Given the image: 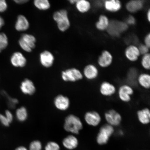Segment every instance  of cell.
<instances>
[{
	"label": "cell",
	"instance_id": "13",
	"mask_svg": "<svg viewBox=\"0 0 150 150\" xmlns=\"http://www.w3.org/2000/svg\"><path fill=\"white\" fill-rule=\"evenodd\" d=\"M100 94L105 97H110L114 95L117 92V88L113 84L109 82L103 81L99 87Z\"/></svg>",
	"mask_w": 150,
	"mask_h": 150
},
{
	"label": "cell",
	"instance_id": "21",
	"mask_svg": "<svg viewBox=\"0 0 150 150\" xmlns=\"http://www.w3.org/2000/svg\"><path fill=\"white\" fill-rule=\"evenodd\" d=\"M62 145L67 149H74L78 147L79 141L74 134L69 135L64 139L62 141Z\"/></svg>",
	"mask_w": 150,
	"mask_h": 150
},
{
	"label": "cell",
	"instance_id": "43",
	"mask_svg": "<svg viewBox=\"0 0 150 150\" xmlns=\"http://www.w3.org/2000/svg\"><path fill=\"white\" fill-rule=\"evenodd\" d=\"M15 150H28V149L24 146H20Z\"/></svg>",
	"mask_w": 150,
	"mask_h": 150
},
{
	"label": "cell",
	"instance_id": "20",
	"mask_svg": "<svg viewBox=\"0 0 150 150\" xmlns=\"http://www.w3.org/2000/svg\"><path fill=\"white\" fill-rule=\"evenodd\" d=\"M137 117L139 122L144 125H147L150 122V110L147 108L138 110Z\"/></svg>",
	"mask_w": 150,
	"mask_h": 150
},
{
	"label": "cell",
	"instance_id": "12",
	"mask_svg": "<svg viewBox=\"0 0 150 150\" xmlns=\"http://www.w3.org/2000/svg\"><path fill=\"white\" fill-rule=\"evenodd\" d=\"M54 106L58 110L65 111L68 109L70 105V101L68 97L59 95L54 99Z\"/></svg>",
	"mask_w": 150,
	"mask_h": 150
},
{
	"label": "cell",
	"instance_id": "29",
	"mask_svg": "<svg viewBox=\"0 0 150 150\" xmlns=\"http://www.w3.org/2000/svg\"><path fill=\"white\" fill-rule=\"evenodd\" d=\"M8 37L4 33H0V52L5 50L8 45Z\"/></svg>",
	"mask_w": 150,
	"mask_h": 150
},
{
	"label": "cell",
	"instance_id": "5",
	"mask_svg": "<svg viewBox=\"0 0 150 150\" xmlns=\"http://www.w3.org/2000/svg\"><path fill=\"white\" fill-rule=\"evenodd\" d=\"M36 39L34 35L29 34H24L21 37L18 44L22 50L28 52H31L36 45Z\"/></svg>",
	"mask_w": 150,
	"mask_h": 150
},
{
	"label": "cell",
	"instance_id": "35",
	"mask_svg": "<svg viewBox=\"0 0 150 150\" xmlns=\"http://www.w3.org/2000/svg\"><path fill=\"white\" fill-rule=\"evenodd\" d=\"M7 4L5 0H0V13L5 12L7 8Z\"/></svg>",
	"mask_w": 150,
	"mask_h": 150
},
{
	"label": "cell",
	"instance_id": "19",
	"mask_svg": "<svg viewBox=\"0 0 150 150\" xmlns=\"http://www.w3.org/2000/svg\"><path fill=\"white\" fill-rule=\"evenodd\" d=\"M21 91L24 95H31L36 91V88L33 82L28 79L22 81L20 86Z\"/></svg>",
	"mask_w": 150,
	"mask_h": 150
},
{
	"label": "cell",
	"instance_id": "33",
	"mask_svg": "<svg viewBox=\"0 0 150 150\" xmlns=\"http://www.w3.org/2000/svg\"><path fill=\"white\" fill-rule=\"evenodd\" d=\"M139 50L140 55H145L148 53H149V48L145 45L144 44H142L138 46Z\"/></svg>",
	"mask_w": 150,
	"mask_h": 150
},
{
	"label": "cell",
	"instance_id": "3",
	"mask_svg": "<svg viewBox=\"0 0 150 150\" xmlns=\"http://www.w3.org/2000/svg\"><path fill=\"white\" fill-rule=\"evenodd\" d=\"M128 27L129 26L125 22L116 20H112L110 21L106 31L110 36L117 37L127 31Z\"/></svg>",
	"mask_w": 150,
	"mask_h": 150
},
{
	"label": "cell",
	"instance_id": "34",
	"mask_svg": "<svg viewBox=\"0 0 150 150\" xmlns=\"http://www.w3.org/2000/svg\"><path fill=\"white\" fill-rule=\"evenodd\" d=\"M125 22L128 26L129 25H134L136 24V21L134 16L130 15L127 18Z\"/></svg>",
	"mask_w": 150,
	"mask_h": 150
},
{
	"label": "cell",
	"instance_id": "25",
	"mask_svg": "<svg viewBox=\"0 0 150 150\" xmlns=\"http://www.w3.org/2000/svg\"><path fill=\"white\" fill-rule=\"evenodd\" d=\"M75 5L77 10L81 13L88 12L91 8V3L87 0H77Z\"/></svg>",
	"mask_w": 150,
	"mask_h": 150
},
{
	"label": "cell",
	"instance_id": "39",
	"mask_svg": "<svg viewBox=\"0 0 150 150\" xmlns=\"http://www.w3.org/2000/svg\"><path fill=\"white\" fill-rule=\"evenodd\" d=\"M148 48L150 47V33H148L146 35L144 39V44Z\"/></svg>",
	"mask_w": 150,
	"mask_h": 150
},
{
	"label": "cell",
	"instance_id": "8",
	"mask_svg": "<svg viewBox=\"0 0 150 150\" xmlns=\"http://www.w3.org/2000/svg\"><path fill=\"white\" fill-rule=\"evenodd\" d=\"M118 97L122 102L129 103L131 100V97L134 94V91L132 86L129 84H123L118 90Z\"/></svg>",
	"mask_w": 150,
	"mask_h": 150
},
{
	"label": "cell",
	"instance_id": "37",
	"mask_svg": "<svg viewBox=\"0 0 150 150\" xmlns=\"http://www.w3.org/2000/svg\"><path fill=\"white\" fill-rule=\"evenodd\" d=\"M5 116L9 123L12 122L13 120V116L10 111L9 110H6L5 112Z\"/></svg>",
	"mask_w": 150,
	"mask_h": 150
},
{
	"label": "cell",
	"instance_id": "14",
	"mask_svg": "<svg viewBox=\"0 0 150 150\" xmlns=\"http://www.w3.org/2000/svg\"><path fill=\"white\" fill-rule=\"evenodd\" d=\"M113 61V57L112 54L108 50H104L97 60V63L99 66L103 68H105L110 67Z\"/></svg>",
	"mask_w": 150,
	"mask_h": 150
},
{
	"label": "cell",
	"instance_id": "2",
	"mask_svg": "<svg viewBox=\"0 0 150 150\" xmlns=\"http://www.w3.org/2000/svg\"><path fill=\"white\" fill-rule=\"evenodd\" d=\"M53 18L57 24L60 31L65 32L70 27V20L67 11L65 9H61L56 11L53 15Z\"/></svg>",
	"mask_w": 150,
	"mask_h": 150
},
{
	"label": "cell",
	"instance_id": "36",
	"mask_svg": "<svg viewBox=\"0 0 150 150\" xmlns=\"http://www.w3.org/2000/svg\"><path fill=\"white\" fill-rule=\"evenodd\" d=\"M0 122L2 125L5 127H8L10 125L5 115L2 114H0Z\"/></svg>",
	"mask_w": 150,
	"mask_h": 150
},
{
	"label": "cell",
	"instance_id": "28",
	"mask_svg": "<svg viewBox=\"0 0 150 150\" xmlns=\"http://www.w3.org/2000/svg\"><path fill=\"white\" fill-rule=\"evenodd\" d=\"M142 67L145 70H149L150 69V54L148 53L142 55L141 61Z\"/></svg>",
	"mask_w": 150,
	"mask_h": 150
},
{
	"label": "cell",
	"instance_id": "30",
	"mask_svg": "<svg viewBox=\"0 0 150 150\" xmlns=\"http://www.w3.org/2000/svg\"><path fill=\"white\" fill-rule=\"evenodd\" d=\"M42 142L38 140H35L30 144L28 150H42Z\"/></svg>",
	"mask_w": 150,
	"mask_h": 150
},
{
	"label": "cell",
	"instance_id": "44",
	"mask_svg": "<svg viewBox=\"0 0 150 150\" xmlns=\"http://www.w3.org/2000/svg\"><path fill=\"white\" fill-rule=\"evenodd\" d=\"M69 1L71 4L74 5L75 4H76L77 1V0H70V1Z\"/></svg>",
	"mask_w": 150,
	"mask_h": 150
},
{
	"label": "cell",
	"instance_id": "6",
	"mask_svg": "<svg viewBox=\"0 0 150 150\" xmlns=\"http://www.w3.org/2000/svg\"><path fill=\"white\" fill-rule=\"evenodd\" d=\"M61 77L65 82H76L81 80L83 76L82 73L79 69L71 68L62 71Z\"/></svg>",
	"mask_w": 150,
	"mask_h": 150
},
{
	"label": "cell",
	"instance_id": "42",
	"mask_svg": "<svg viewBox=\"0 0 150 150\" xmlns=\"http://www.w3.org/2000/svg\"><path fill=\"white\" fill-rule=\"evenodd\" d=\"M146 17L148 22H150V9H149L147 11V13H146Z\"/></svg>",
	"mask_w": 150,
	"mask_h": 150
},
{
	"label": "cell",
	"instance_id": "22",
	"mask_svg": "<svg viewBox=\"0 0 150 150\" xmlns=\"http://www.w3.org/2000/svg\"><path fill=\"white\" fill-rule=\"evenodd\" d=\"M30 24L27 18L22 15H20L18 16L16 24L15 29L18 31H24L29 29Z\"/></svg>",
	"mask_w": 150,
	"mask_h": 150
},
{
	"label": "cell",
	"instance_id": "11",
	"mask_svg": "<svg viewBox=\"0 0 150 150\" xmlns=\"http://www.w3.org/2000/svg\"><path fill=\"white\" fill-rule=\"evenodd\" d=\"M82 74L87 80L93 81L98 77L99 71L96 66L92 64H90L84 67Z\"/></svg>",
	"mask_w": 150,
	"mask_h": 150
},
{
	"label": "cell",
	"instance_id": "40",
	"mask_svg": "<svg viewBox=\"0 0 150 150\" xmlns=\"http://www.w3.org/2000/svg\"><path fill=\"white\" fill-rule=\"evenodd\" d=\"M15 2L18 4H23L28 2L29 1L28 0H16L14 1Z\"/></svg>",
	"mask_w": 150,
	"mask_h": 150
},
{
	"label": "cell",
	"instance_id": "1",
	"mask_svg": "<svg viewBox=\"0 0 150 150\" xmlns=\"http://www.w3.org/2000/svg\"><path fill=\"white\" fill-rule=\"evenodd\" d=\"M83 124L81 120L77 116L71 114L66 117L64 128L73 134H78L83 129Z\"/></svg>",
	"mask_w": 150,
	"mask_h": 150
},
{
	"label": "cell",
	"instance_id": "31",
	"mask_svg": "<svg viewBox=\"0 0 150 150\" xmlns=\"http://www.w3.org/2000/svg\"><path fill=\"white\" fill-rule=\"evenodd\" d=\"M138 76L136 70L134 69H131L128 73L127 79L131 83H134H134L135 82H137Z\"/></svg>",
	"mask_w": 150,
	"mask_h": 150
},
{
	"label": "cell",
	"instance_id": "18",
	"mask_svg": "<svg viewBox=\"0 0 150 150\" xmlns=\"http://www.w3.org/2000/svg\"><path fill=\"white\" fill-rule=\"evenodd\" d=\"M103 6L106 11L110 13L119 12L122 8V4L119 0H107L104 1Z\"/></svg>",
	"mask_w": 150,
	"mask_h": 150
},
{
	"label": "cell",
	"instance_id": "4",
	"mask_svg": "<svg viewBox=\"0 0 150 150\" xmlns=\"http://www.w3.org/2000/svg\"><path fill=\"white\" fill-rule=\"evenodd\" d=\"M114 127L108 124L103 125L99 129L96 137V142L99 145H106L114 134Z\"/></svg>",
	"mask_w": 150,
	"mask_h": 150
},
{
	"label": "cell",
	"instance_id": "23",
	"mask_svg": "<svg viewBox=\"0 0 150 150\" xmlns=\"http://www.w3.org/2000/svg\"><path fill=\"white\" fill-rule=\"evenodd\" d=\"M110 21L106 15H100L99 17L98 21L95 24L96 28L99 31H106L109 25Z\"/></svg>",
	"mask_w": 150,
	"mask_h": 150
},
{
	"label": "cell",
	"instance_id": "16",
	"mask_svg": "<svg viewBox=\"0 0 150 150\" xmlns=\"http://www.w3.org/2000/svg\"><path fill=\"white\" fill-rule=\"evenodd\" d=\"M10 61L11 64L16 67H23L27 64L26 58L21 52H16L11 56Z\"/></svg>",
	"mask_w": 150,
	"mask_h": 150
},
{
	"label": "cell",
	"instance_id": "24",
	"mask_svg": "<svg viewBox=\"0 0 150 150\" xmlns=\"http://www.w3.org/2000/svg\"><path fill=\"white\" fill-rule=\"evenodd\" d=\"M137 83L143 88L149 89L150 88V76L147 73H143L138 75Z\"/></svg>",
	"mask_w": 150,
	"mask_h": 150
},
{
	"label": "cell",
	"instance_id": "38",
	"mask_svg": "<svg viewBox=\"0 0 150 150\" xmlns=\"http://www.w3.org/2000/svg\"><path fill=\"white\" fill-rule=\"evenodd\" d=\"M8 100V105L11 108H14L18 103L17 99L15 98H9Z\"/></svg>",
	"mask_w": 150,
	"mask_h": 150
},
{
	"label": "cell",
	"instance_id": "15",
	"mask_svg": "<svg viewBox=\"0 0 150 150\" xmlns=\"http://www.w3.org/2000/svg\"><path fill=\"white\" fill-rule=\"evenodd\" d=\"M54 56L51 52L45 50L41 52L39 56V60L41 64L46 68L51 67L54 61Z\"/></svg>",
	"mask_w": 150,
	"mask_h": 150
},
{
	"label": "cell",
	"instance_id": "26",
	"mask_svg": "<svg viewBox=\"0 0 150 150\" xmlns=\"http://www.w3.org/2000/svg\"><path fill=\"white\" fill-rule=\"evenodd\" d=\"M17 119L20 122L25 121L28 117V112L27 109L24 107H21L16 110V113Z\"/></svg>",
	"mask_w": 150,
	"mask_h": 150
},
{
	"label": "cell",
	"instance_id": "17",
	"mask_svg": "<svg viewBox=\"0 0 150 150\" xmlns=\"http://www.w3.org/2000/svg\"><path fill=\"white\" fill-rule=\"evenodd\" d=\"M144 1L142 0H132L129 1L125 4L127 10L131 13H135L143 8Z\"/></svg>",
	"mask_w": 150,
	"mask_h": 150
},
{
	"label": "cell",
	"instance_id": "7",
	"mask_svg": "<svg viewBox=\"0 0 150 150\" xmlns=\"http://www.w3.org/2000/svg\"><path fill=\"white\" fill-rule=\"evenodd\" d=\"M104 118L107 124L114 127L119 126L122 120L121 114L112 109L105 112Z\"/></svg>",
	"mask_w": 150,
	"mask_h": 150
},
{
	"label": "cell",
	"instance_id": "32",
	"mask_svg": "<svg viewBox=\"0 0 150 150\" xmlns=\"http://www.w3.org/2000/svg\"><path fill=\"white\" fill-rule=\"evenodd\" d=\"M45 150H60V147L57 142L51 141L48 142L45 148Z\"/></svg>",
	"mask_w": 150,
	"mask_h": 150
},
{
	"label": "cell",
	"instance_id": "9",
	"mask_svg": "<svg viewBox=\"0 0 150 150\" xmlns=\"http://www.w3.org/2000/svg\"><path fill=\"white\" fill-rule=\"evenodd\" d=\"M84 119L87 125L93 127L98 126L102 120L100 114L95 110L86 112L84 114Z\"/></svg>",
	"mask_w": 150,
	"mask_h": 150
},
{
	"label": "cell",
	"instance_id": "27",
	"mask_svg": "<svg viewBox=\"0 0 150 150\" xmlns=\"http://www.w3.org/2000/svg\"><path fill=\"white\" fill-rule=\"evenodd\" d=\"M33 4L35 6L40 10H47L50 7V2L48 0H35Z\"/></svg>",
	"mask_w": 150,
	"mask_h": 150
},
{
	"label": "cell",
	"instance_id": "10",
	"mask_svg": "<svg viewBox=\"0 0 150 150\" xmlns=\"http://www.w3.org/2000/svg\"><path fill=\"white\" fill-rule=\"evenodd\" d=\"M125 54L126 59L133 62L137 61L141 55L138 46L134 44L129 45L127 47Z\"/></svg>",
	"mask_w": 150,
	"mask_h": 150
},
{
	"label": "cell",
	"instance_id": "41",
	"mask_svg": "<svg viewBox=\"0 0 150 150\" xmlns=\"http://www.w3.org/2000/svg\"><path fill=\"white\" fill-rule=\"evenodd\" d=\"M5 21L4 20L2 17L0 16V30H1L2 28L3 27L4 25Z\"/></svg>",
	"mask_w": 150,
	"mask_h": 150
}]
</instances>
